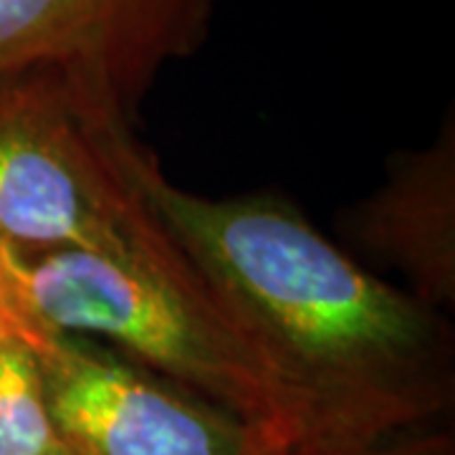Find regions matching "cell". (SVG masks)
<instances>
[{"label":"cell","instance_id":"1","mask_svg":"<svg viewBox=\"0 0 455 455\" xmlns=\"http://www.w3.org/2000/svg\"><path fill=\"white\" fill-rule=\"evenodd\" d=\"M134 178L160 226L307 400L314 455L370 453L445 407L453 344L433 307L367 274L283 203L185 193L145 145Z\"/></svg>","mask_w":455,"mask_h":455},{"label":"cell","instance_id":"2","mask_svg":"<svg viewBox=\"0 0 455 455\" xmlns=\"http://www.w3.org/2000/svg\"><path fill=\"white\" fill-rule=\"evenodd\" d=\"M0 286L20 341L46 329L114 347L180 390L274 433L293 455H314L307 400L160 220L114 256H26L0 243Z\"/></svg>","mask_w":455,"mask_h":455},{"label":"cell","instance_id":"3","mask_svg":"<svg viewBox=\"0 0 455 455\" xmlns=\"http://www.w3.org/2000/svg\"><path fill=\"white\" fill-rule=\"evenodd\" d=\"M119 114L53 68L0 76V243L26 256L124 253L152 215Z\"/></svg>","mask_w":455,"mask_h":455},{"label":"cell","instance_id":"4","mask_svg":"<svg viewBox=\"0 0 455 455\" xmlns=\"http://www.w3.org/2000/svg\"><path fill=\"white\" fill-rule=\"evenodd\" d=\"M26 344L68 455L291 453L274 433L180 390L99 341L33 329Z\"/></svg>","mask_w":455,"mask_h":455},{"label":"cell","instance_id":"5","mask_svg":"<svg viewBox=\"0 0 455 455\" xmlns=\"http://www.w3.org/2000/svg\"><path fill=\"white\" fill-rule=\"evenodd\" d=\"M223 0H0V76L53 68L137 127L157 76L205 46Z\"/></svg>","mask_w":455,"mask_h":455},{"label":"cell","instance_id":"6","mask_svg":"<svg viewBox=\"0 0 455 455\" xmlns=\"http://www.w3.org/2000/svg\"><path fill=\"white\" fill-rule=\"evenodd\" d=\"M377 248L400 259L427 307L453 296V124L435 145L407 157L400 175L370 205Z\"/></svg>","mask_w":455,"mask_h":455},{"label":"cell","instance_id":"7","mask_svg":"<svg viewBox=\"0 0 455 455\" xmlns=\"http://www.w3.org/2000/svg\"><path fill=\"white\" fill-rule=\"evenodd\" d=\"M0 455H68L51 420L36 355L20 339L0 344Z\"/></svg>","mask_w":455,"mask_h":455},{"label":"cell","instance_id":"8","mask_svg":"<svg viewBox=\"0 0 455 455\" xmlns=\"http://www.w3.org/2000/svg\"><path fill=\"white\" fill-rule=\"evenodd\" d=\"M370 455H451V445L443 438L418 440V443L397 445V448H392V451L374 448V451H370Z\"/></svg>","mask_w":455,"mask_h":455},{"label":"cell","instance_id":"9","mask_svg":"<svg viewBox=\"0 0 455 455\" xmlns=\"http://www.w3.org/2000/svg\"><path fill=\"white\" fill-rule=\"evenodd\" d=\"M0 316H3L8 324L13 326V331H16V337H18V322H16V316H13L11 304H8V299H5V293H3V286H0Z\"/></svg>","mask_w":455,"mask_h":455},{"label":"cell","instance_id":"10","mask_svg":"<svg viewBox=\"0 0 455 455\" xmlns=\"http://www.w3.org/2000/svg\"><path fill=\"white\" fill-rule=\"evenodd\" d=\"M8 339H18L16 331H13V326L8 324V322H5V319L0 316V344H3V341H8Z\"/></svg>","mask_w":455,"mask_h":455},{"label":"cell","instance_id":"11","mask_svg":"<svg viewBox=\"0 0 455 455\" xmlns=\"http://www.w3.org/2000/svg\"><path fill=\"white\" fill-rule=\"evenodd\" d=\"M329 455H370V453H329Z\"/></svg>","mask_w":455,"mask_h":455},{"label":"cell","instance_id":"12","mask_svg":"<svg viewBox=\"0 0 455 455\" xmlns=\"http://www.w3.org/2000/svg\"><path fill=\"white\" fill-rule=\"evenodd\" d=\"M283 455H291V453H283Z\"/></svg>","mask_w":455,"mask_h":455}]
</instances>
